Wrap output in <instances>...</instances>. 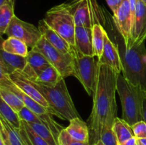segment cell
Instances as JSON below:
<instances>
[{
	"instance_id": "cell-14",
	"label": "cell",
	"mask_w": 146,
	"mask_h": 145,
	"mask_svg": "<svg viewBox=\"0 0 146 145\" xmlns=\"http://www.w3.org/2000/svg\"><path fill=\"white\" fill-rule=\"evenodd\" d=\"M74 47L78 52L84 55L95 57L93 46L92 28L76 26Z\"/></svg>"
},
{
	"instance_id": "cell-18",
	"label": "cell",
	"mask_w": 146,
	"mask_h": 145,
	"mask_svg": "<svg viewBox=\"0 0 146 145\" xmlns=\"http://www.w3.org/2000/svg\"><path fill=\"white\" fill-rule=\"evenodd\" d=\"M66 129L74 139L84 142H89L90 132L88 125L81 117L71 119Z\"/></svg>"
},
{
	"instance_id": "cell-22",
	"label": "cell",
	"mask_w": 146,
	"mask_h": 145,
	"mask_svg": "<svg viewBox=\"0 0 146 145\" xmlns=\"http://www.w3.org/2000/svg\"><path fill=\"white\" fill-rule=\"evenodd\" d=\"M4 51L9 53L27 57L29 53L28 45L21 40L14 37H8L1 42V47Z\"/></svg>"
},
{
	"instance_id": "cell-26",
	"label": "cell",
	"mask_w": 146,
	"mask_h": 145,
	"mask_svg": "<svg viewBox=\"0 0 146 145\" xmlns=\"http://www.w3.org/2000/svg\"><path fill=\"white\" fill-rule=\"evenodd\" d=\"M0 97L17 113L24 107H25L24 102L15 93H14L7 87L1 85H0Z\"/></svg>"
},
{
	"instance_id": "cell-27",
	"label": "cell",
	"mask_w": 146,
	"mask_h": 145,
	"mask_svg": "<svg viewBox=\"0 0 146 145\" xmlns=\"http://www.w3.org/2000/svg\"><path fill=\"white\" fill-rule=\"evenodd\" d=\"M0 115L4 119L9 122L13 127L20 129L21 125V119L19 114L14 110L9 105H7L1 98L0 100Z\"/></svg>"
},
{
	"instance_id": "cell-28",
	"label": "cell",
	"mask_w": 146,
	"mask_h": 145,
	"mask_svg": "<svg viewBox=\"0 0 146 145\" xmlns=\"http://www.w3.org/2000/svg\"><path fill=\"white\" fill-rule=\"evenodd\" d=\"M0 125L4 127L11 145H25L19 133V129L13 127L0 115Z\"/></svg>"
},
{
	"instance_id": "cell-37",
	"label": "cell",
	"mask_w": 146,
	"mask_h": 145,
	"mask_svg": "<svg viewBox=\"0 0 146 145\" xmlns=\"http://www.w3.org/2000/svg\"><path fill=\"white\" fill-rule=\"evenodd\" d=\"M0 145H6L4 139H3V138L1 136H0Z\"/></svg>"
},
{
	"instance_id": "cell-8",
	"label": "cell",
	"mask_w": 146,
	"mask_h": 145,
	"mask_svg": "<svg viewBox=\"0 0 146 145\" xmlns=\"http://www.w3.org/2000/svg\"><path fill=\"white\" fill-rule=\"evenodd\" d=\"M33 49L41 52L47 58L51 65L56 68L64 78L73 75L72 56L71 54H64L53 46L41 37Z\"/></svg>"
},
{
	"instance_id": "cell-13",
	"label": "cell",
	"mask_w": 146,
	"mask_h": 145,
	"mask_svg": "<svg viewBox=\"0 0 146 145\" xmlns=\"http://www.w3.org/2000/svg\"><path fill=\"white\" fill-rule=\"evenodd\" d=\"M98 61L101 63L108 65L118 74L122 72L123 65L119 51L116 45L111 40L107 31L105 35L104 52L101 58L98 59Z\"/></svg>"
},
{
	"instance_id": "cell-11",
	"label": "cell",
	"mask_w": 146,
	"mask_h": 145,
	"mask_svg": "<svg viewBox=\"0 0 146 145\" xmlns=\"http://www.w3.org/2000/svg\"><path fill=\"white\" fill-rule=\"evenodd\" d=\"M146 39V5L138 0L135 16L133 26L131 47L139 45L145 43Z\"/></svg>"
},
{
	"instance_id": "cell-25",
	"label": "cell",
	"mask_w": 146,
	"mask_h": 145,
	"mask_svg": "<svg viewBox=\"0 0 146 145\" xmlns=\"http://www.w3.org/2000/svg\"><path fill=\"white\" fill-rule=\"evenodd\" d=\"M14 4L12 1H7L0 5V34H5L10 22L15 16L14 11Z\"/></svg>"
},
{
	"instance_id": "cell-35",
	"label": "cell",
	"mask_w": 146,
	"mask_h": 145,
	"mask_svg": "<svg viewBox=\"0 0 146 145\" xmlns=\"http://www.w3.org/2000/svg\"><path fill=\"white\" fill-rule=\"evenodd\" d=\"M143 121L146 122V98L143 102Z\"/></svg>"
},
{
	"instance_id": "cell-9",
	"label": "cell",
	"mask_w": 146,
	"mask_h": 145,
	"mask_svg": "<svg viewBox=\"0 0 146 145\" xmlns=\"http://www.w3.org/2000/svg\"><path fill=\"white\" fill-rule=\"evenodd\" d=\"M5 34L8 37H14L25 43L28 47L33 48L42 37L38 28L33 24L22 21L17 16L10 22Z\"/></svg>"
},
{
	"instance_id": "cell-42",
	"label": "cell",
	"mask_w": 146,
	"mask_h": 145,
	"mask_svg": "<svg viewBox=\"0 0 146 145\" xmlns=\"http://www.w3.org/2000/svg\"><path fill=\"white\" fill-rule=\"evenodd\" d=\"M137 145H138V142H137Z\"/></svg>"
},
{
	"instance_id": "cell-31",
	"label": "cell",
	"mask_w": 146,
	"mask_h": 145,
	"mask_svg": "<svg viewBox=\"0 0 146 145\" xmlns=\"http://www.w3.org/2000/svg\"><path fill=\"white\" fill-rule=\"evenodd\" d=\"M18 114L21 120L25 121L28 123H30V122H32V123H43L39 117L35 112H34L29 108L26 106L24 107L18 112Z\"/></svg>"
},
{
	"instance_id": "cell-2",
	"label": "cell",
	"mask_w": 146,
	"mask_h": 145,
	"mask_svg": "<svg viewBox=\"0 0 146 145\" xmlns=\"http://www.w3.org/2000/svg\"><path fill=\"white\" fill-rule=\"evenodd\" d=\"M106 12L107 26L109 32L115 38L123 65V75L134 85L140 87L146 92V48L145 43L139 45H134L131 48L125 47L124 39L116 27L113 26Z\"/></svg>"
},
{
	"instance_id": "cell-16",
	"label": "cell",
	"mask_w": 146,
	"mask_h": 145,
	"mask_svg": "<svg viewBox=\"0 0 146 145\" xmlns=\"http://www.w3.org/2000/svg\"><path fill=\"white\" fill-rule=\"evenodd\" d=\"M23 74L31 80L47 85H56L64 78L58 70L53 65H50L38 75H36L34 71L31 67H28Z\"/></svg>"
},
{
	"instance_id": "cell-17",
	"label": "cell",
	"mask_w": 146,
	"mask_h": 145,
	"mask_svg": "<svg viewBox=\"0 0 146 145\" xmlns=\"http://www.w3.org/2000/svg\"><path fill=\"white\" fill-rule=\"evenodd\" d=\"M117 115H118V105L115 102L113 105L109 113L107 115L105 124L101 132L100 140L102 141L105 145H120L116 136L113 130V126L115 119L118 117Z\"/></svg>"
},
{
	"instance_id": "cell-3",
	"label": "cell",
	"mask_w": 146,
	"mask_h": 145,
	"mask_svg": "<svg viewBox=\"0 0 146 145\" xmlns=\"http://www.w3.org/2000/svg\"><path fill=\"white\" fill-rule=\"evenodd\" d=\"M116 90L122 105V119L130 125L143 120V108L146 92L134 85L123 75L118 74Z\"/></svg>"
},
{
	"instance_id": "cell-4",
	"label": "cell",
	"mask_w": 146,
	"mask_h": 145,
	"mask_svg": "<svg viewBox=\"0 0 146 145\" xmlns=\"http://www.w3.org/2000/svg\"><path fill=\"white\" fill-rule=\"evenodd\" d=\"M31 82L46 100L49 106L56 112L58 117L69 122L74 118L81 117L71 99L64 78L55 85H44L32 80Z\"/></svg>"
},
{
	"instance_id": "cell-38",
	"label": "cell",
	"mask_w": 146,
	"mask_h": 145,
	"mask_svg": "<svg viewBox=\"0 0 146 145\" xmlns=\"http://www.w3.org/2000/svg\"><path fill=\"white\" fill-rule=\"evenodd\" d=\"M10 1V0H0V5L3 4L4 3L7 2V1Z\"/></svg>"
},
{
	"instance_id": "cell-30",
	"label": "cell",
	"mask_w": 146,
	"mask_h": 145,
	"mask_svg": "<svg viewBox=\"0 0 146 145\" xmlns=\"http://www.w3.org/2000/svg\"><path fill=\"white\" fill-rule=\"evenodd\" d=\"M58 144L59 145H91L89 142H84L78 141L74 139L68 132L66 128L62 129L60 133L58 139Z\"/></svg>"
},
{
	"instance_id": "cell-33",
	"label": "cell",
	"mask_w": 146,
	"mask_h": 145,
	"mask_svg": "<svg viewBox=\"0 0 146 145\" xmlns=\"http://www.w3.org/2000/svg\"><path fill=\"white\" fill-rule=\"evenodd\" d=\"M106 1L108 7L112 11L113 14H115L119 9V7H121L123 0H106Z\"/></svg>"
},
{
	"instance_id": "cell-5",
	"label": "cell",
	"mask_w": 146,
	"mask_h": 145,
	"mask_svg": "<svg viewBox=\"0 0 146 145\" xmlns=\"http://www.w3.org/2000/svg\"><path fill=\"white\" fill-rule=\"evenodd\" d=\"M65 3L74 16L76 26L93 28L96 24H106V11L96 0H68Z\"/></svg>"
},
{
	"instance_id": "cell-19",
	"label": "cell",
	"mask_w": 146,
	"mask_h": 145,
	"mask_svg": "<svg viewBox=\"0 0 146 145\" xmlns=\"http://www.w3.org/2000/svg\"><path fill=\"white\" fill-rule=\"evenodd\" d=\"M0 61H2L10 71L13 72L16 71H24L27 65V57L9 53L1 48Z\"/></svg>"
},
{
	"instance_id": "cell-15",
	"label": "cell",
	"mask_w": 146,
	"mask_h": 145,
	"mask_svg": "<svg viewBox=\"0 0 146 145\" xmlns=\"http://www.w3.org/2000/svg\"><path fill=\"white\" fill-rule=\"evenodd\" d=\"M38 29L41 31L42 36L46 38L53 46L62 52L64 54H71L73 51V45H70L64 38H63L55 31L50 28L44 19L38 22Z\"/></svg>"
},
{
	"instance_id": "cell-34",
	"label": "cell",
	"mask_w": 146,
	"mask_h": 145,
	"mask_svg": "<svg viewBox=\"0 0 146 145\" xmlns=\"http://www.w3.org/2000/svg\"><path fill=\"white\" fill-rule=\"evenodd\" d=\"M121 145H137V138L133 136V137L127 140L125 143H123Z\"/></svg>"
},
{
	"instance_id": "cell-39",
	"label": "cell",
	"mask_w": 146,
	"mask_h": 145,
	"mask_svg": "<svg viewBox=\"0 0 146 145\" xmlns=\"http://www.w3.org/2000/svg\"><path fill=\"white\" fill-rule=\"evenodd\" d=\"M96 145H105L104 143H103V142L101 140H99L98 142H97L96 144Z\"/></svg>"
},
{
	"instance_id": "cell-24",
	"label": "cell",
	"mask_w": 146,
	"mask_h": 145,
	"mask_svg": "<svg viewBox=\"0 0 146 145\" xmlns=\"http://www.w3.org/2000/svg\"><path fill=\"white\" fill-rule=\"evenodd\" d=\"M93 32V46H94L95 56L98 59L101 58L104 52L105 44V35L106 31L102 24H96L92 28Z\"/></svg>"
},
{
	"instance_id": "cell-32",
	"label": "cell",
	"mask_w": 146,
	"mask_h": 145,
	"mask_svg": "<svg viewBox=\"0 0 146 145\" xmlns=\"http://www.w3.org/2000/svg\"><path fill=\"white\" fill-rule=\"evenodd\" d=\"M134 136L137 139L146 138V122L145 121H140L132 125Z\"/></svg>"
},
{
	"instance_id": "cell-23",
	"label": "cell",
	"mask_w": 146,
	"mask_h": 145,
	"mask_svg": "<svg viewBox=\"0 0 146 145\" xmlns=\"http://www.w3.org/2000/svg\"><path fill=\"white\" fill-rule=\"evenodd\" d=\"M19 133L25 145H49L43 138L37 134L25 121L21 120Z\"/></svg>"
},
{
	"instance_id": "cell-41",
	"label": "cell",
	"mask_w": 146,
	"mask_h": 145,
	"mask_svg": "<svg viewBox=\"0 0 146 145\" xmlns=\"http://www.w3.org/2000/svg\"><path fill=\"white\" fill-rule=\"evenodd\" d=\"M10 1H12L13 3H14V4H15V1H16V0H10Z\"/></svg>"
},
{
	"instance_id": "cell-36",
	"label": "cell",
	"mask_w": 146,
	"mask_h": 145,
	"mask_svg": "<svg viewBox=\"0 0 146 145\" xmlns=\"http://www.w3.org/2000/svg\"><path fill=\"white\" fill-rule=\"evenodd\" d=\"M138 145H146V138L144 139H137Z\"/></svg>"
},
{
	"instance_id": "cell-1",
	"label": "cell",
	"mask_w": 146,
	"mask_h": 145,
	"mask_svg": "<svg viewBox=\"0 0 146 145\" xmlns=\"http://www.w3.org/2000/svg\"><path fill=\"white\" fill-rule=\"evenodd\" d=\"M118 74L106 64L97 61L95 90L93 95L94 105L88 120L91 145L101 139V132L108 114L116 102L115 92Z\"/></svg>"
},
{
	"instance_id": "cell-29",
	"label": "cell",
	"mask_w": 146,
	"mask_h": 145,
	"mask_svg": "<svg viewBox=\"0 0 146 145\" xmlns=\"http://www.w3.org/2000/svg\"><path fill=\"white\" fill-rule=\"evenodd\" d=\"M28 123V122H27ZM28 125L31 129L44 139L49 145H59L58 139L55 137L49 128L44 123H32L30 122Z\"/></svg>"
},
{
	"instance_id": "cell-10",
	"label": "cell",
	"mask_w": 146,
	"mask_h": 145,
	"mask_svg": "<svg viewBox=\"0 0 146 145\" xmlns=\"http://www.w3.org/2000/svg\"><path fill=\"white\" fill-rule=\"evenodd\" d=\"M112 18L117 30L123 38L125 47L130 48L134 17L131 11L129 0L123 1L117 12L113 14Z\"/></svg>"
},
{
	"instance_id": "cell-6",
	"label": "cell",
	"mask_w": 146,
	"mask_h": 145,
	"mask_svg": "<svg viewBox=\"0 0 146 145\" xmlns=\"http://www.w3.org/2000/svg\"><path fill=\"white\" fill-rule=\"evenodd\" d=\"M46 24L59 34L70 45H75L76 24L66 3L50 9L44 18Z\"/></svg>"
},
{
	"instance_id": "cell-21",
	"label": "cell",
	"mask_w": 146,
	"mask_h": 145,
	"mask_svg": "<svg viewBox=\"0 0 146 145\" xmlns=\"http://www.w3.org/2000/svg\"><path fill=\"white\" fill-rule=\"evenodd\" d=\"M113 130L120 145L123 144L127 140L135 136L132 126L122 118L116 117L113 126Z\"/></svg>"
},
{
	"instance_id": "cell-43",
	"label": "cell",
	"mask_w": 146,
	"mask_h": 145,
	"mask_svg": "<svg viewBox=\"0 0 146 145\" xmlns=\"http://www.w3.org/2000/svg\"><path fill=\"white\" fill-rule=\"evenodd\" d=\"M93 145H96V144H93Z\"/></svg>"
},
{
	"instance_id": "cell-40",
	"label": "cell",
	"mask_w": 146,
	"mask_h": 145,
	"mask_svg": "<svg viewBox=\"0 0 146 145\" xmlns=\"http://www.w3.org/2000/svg\"><path fill=\"white\" fill-rule=\"evenodd\" d=\"M140 1H142V2L144 4H145V5H146V0H140Z\"/></svg>"
},
{
	"instance_id": "cell-20",
	"label": "cell",
	"mask_w": 146,
	"mask_h": 145,
	"mask_svg": "<svg viewBox=\"0 0 146 145\" xmlns=\"http://www.w3.org/2000/svg\"><path fill=\"white\" fill-rule=\"evenodd\" d=\"M27 64L32 68L36 75H38L43 71L49 67L51 63L41 52L31 48L27 55Z\"/></svg>"
},
{
	"instance_id": "cell-12",
	"label": "cell",
	"mask_w": 146,
	"mask_h": 145,
	"mask_svg": "<svg viewBox=\"0 0 146 145\" xmlns=\"http://www.w3.org/2000/svg\"><path fill=\"white\" fill-rule=\"evenodd\" d=\"M11 80L17 85L19 88L29 97H31L36 102H38L43 106L53 109L48 105L46 100L44 98L41 92L34 86L31 80L25 76L20 71H14L13 73L9 75Z\"/></svg>"
},
{
	"instance_id": "cell-7",
	"label": "cell",
	"mask_w": 146,
	"mask_h": 145,
	"mask_svg": "<svg viewBox=\"0 0 146 145\" xmlns=\"http://www.w3.org/2000/svg\"><path fill=\"white\" fill-rule=\"evenodd\" d=\"M73 75L78 80L88 95H94L96 78L97 61L94 56L85 55L73 47L71 52Z\"/></svg>"
}]
</instances>
